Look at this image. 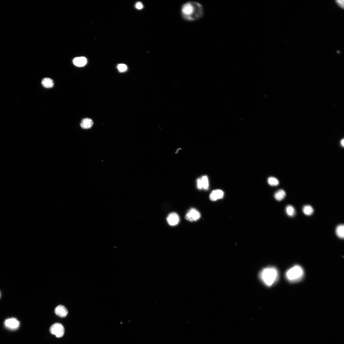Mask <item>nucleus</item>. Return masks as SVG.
<instances>
[{"label":"nucleus","instance_id":"1","mask_svg":"<svg viewBox=\"0 0 344 344\" xmlns=\"http://www.w3.org/2000/svg\"><path fill=\"white\" fill-rule=\"evenodd\" d=\"M181 15L186 21L193 22L200 19L203 16L204 10L200 3L195 1L186 2L181 7Z\"/></svg>","mask_w":344,"mask_h":344},{"label":"nucleus","instance_id":"2","mask_svg":"<svg viewBox=\"0 0 344 344\" xmlns=\"http://www.w3.org/2000/svg\"><path fill=\"white\" fill-rule=\"evenodd\" d=\"M260 275L263 282L266 286H270L277 281L278 274L276 268L273 267H268L263 270Z\"/></svg>","mask_w":344,"mask_h":344},{"label":"nucleus","instance_id":"3","mask_svg":"<svg viewBox=\"0 0 344 344\" xmlns=\"http://www.w3.org/2000/svg\"><path fill=\"white\" fill-rule=\"evenodd\" d=\"M304 275V270L299 265L293 266L287 270L286 274L287 280L292 282L300 281Z\"/></svg>","mask_w":344,"mask_h":344},{"label":"nucleus","instance_id":"4","mask_svg":"<svg viewBox=\"0 0 344 344\" xmlns=\"http://www.w3.org/2000/svg\"><path fill=\"white\" fill-rule=\"evenodd\" d=\"M50 331L51 334L55 335L58 338L63 337L64 333L63 326L59 323H55L50 328Z\"/></svg>","mask_w":344,"mask_h":344},{"label":"nucleus","instance_id":"5","mask_svg":"<svg viewBox=\"0 0 344 344\" xmlns=\"http://www.w3.org/2000/svg\"><path fill=\"white\" fill-rule=\"evenodd\" d=\"M200 216V214L199 211L195 208H191L186 214L185 218L187 220L193 222L199 220Z\"/></svg>","mask_w":344,"mask_h":344},{"label":"nucleus","instance_id":"6","mask_svg":"<svg viewBox=\"0 0 344 344\" xmlns=\"http://www.w3.org/2000/svg\"><path fill=\"white\" fill-rule=\"evenodd\" d=\"M5 325L7 329L15 330L18 328L19 326V322L17 319L15 318L8 319L5 321Z\"/></svg>","mask_w":344,"mask_h":344},{"label":"nucleus","instance_id":"7","mask_svg":"<svg viewBox=\"0 0 344 344\" xmlns=\"http://www.w3.org/2000/svg\"><path fill=\"white\" fill-rule=\"evenodd\" d=\"M168 224L171 226H175L179 223L180 219L178 214L175 213H170L167 218Z\"/></svg>","mask_w":344,"mask_h":344},{"label":"nucleus","instance_id":"8","mask_svg":"<svg viewBox=\"0 0 344 344\" xmlns=\"http://www.w3.org/2000/svg\"><path fill=\"white\" fill-rule=\"evenodd\" d=\"M224 196V192L221 190H213L210 194L209 198L210 200L213 201H216L218 200L222 199Z\"/></svg>","mask_w":344,"mask_h":344},{"label":"nucleus","instance_id":"9","mask_svg":"<svg viewBox=\"0 0 344 344\" xmlns=\"http://www.w3.org/2000/svg\"><path fill=\"white\" fill-rule=\"evenodd\" d=\"M55 311L56 315L62 318L66 317L68 314L67 309L64 306L61 305H59L56 307Z\"/></svg>","mask_w":344,"mask_h":344},{"label":"nucleus","instance_id":"10","mask_svg":"<svg viewBox=\"0 0 344 344\" xmlns=\"http://www.w3.org/2000/svg\"><path fill=\"white\" fill-rule=\"evenodd\" d=\"M87 60L84 57H77L73 60V63L75 65L79 67L84 66L87 64Z\"/></svg>","mask_w":344,"mask_h":344},{"label":"nucleus","instance_id":"11","mask_svg":"<svg viewBox=\"0 0 344 344\" xmlns=\"http://www.w3.org/2000/svg\"><path fill=\"white\" fill-rule=\"evenodd\" d=\"M94 123L92 120L89 118H86L84 119L81 123L80 126L81 128L84 129H88L91 128L93 126Z\"/></svg>","mask_w":344,"mask_h":344},{"label":"nucleus","instance_id":"12","mask_svg":"<svg viewBox=\"0 0 344 344\" xmlns=\"http://www.w3.org/2000/svg\"><path fill=\"white\" fill-rule=\"evenodd\" d=\"M286 196V193L283 189H280L277 191L274 194L275 199L278 201H281L284 199Z\"/></svg>","mask_w":344,"mask_h":344},{"label":"nucleus","instance_id":"13","mask_svg":"<svg viewBox=\"0 0 344 344\" xmlns=\"http://www.w3.org/2000/svg\"><path fill=\"white\" fill-rule=\"evenodd\" d=\"M42 84L44 87L47 88H51L54 86L53 81L49 78L43 79L42 80Z\"/></svg>","mask_w":344,"mask_h":344},{"label":"nucleus","instance_id":"14","mask_svg":"<svg viewBox=\"0 0 344 344\" xmlns=\"http://www.w3.org/2000/svg\"><path fill=\"white\" fill-rule=\"evenodd\" d=\"M337 236L339 238L343 239L344 237V226L343 224L338 225L335 230Z\"/></svg>","mask_w":344,"mask_h":344},{"label":"nucleus","instance_id":"15","mask_svg":"<svg viewBox=\"0 0 344 344\" xmlns=\"http://www.w3.org/2000/svg\"><path fill=\"white\" fill-rule=\"evenodd\" d=\"M303 213L307 216H310L314 212V210L312 206L309 205L305 206L302 209Z\"/></svg>","mask_w":344,"mask_h":344},{"label":"nucleus","instance_id":"16","mask_svg":"<svg viewBox=\"0 0 344 344\" xmlns=\"http://www.w3.org/2000/svg\"><path fill=\"white\" fill-rule=\"evenodd\" d=\"M286 213L287 215L290 217H293L296 213V211L294 206L292 205L287 206L286 208Z\"/></svg>","mask_w":344,"mask_h":344},{"label":"nucleus","instance_id":"17","mask_svg":"<svg viewBox=\"0 0 344 344\" xmlns=\"http://www.w3.org/2000/svg\"><path fill=\"white\" fill-rule=\"evenodd\" d=\"M202 189L207 190L208 189L209 183L208 178L207 176L202 177L201 179Z\"/></svg>","mask_w":344,"mask_h":344},{"label":"nucleus","instance_id":"18","mask_svg":"<svg viewBox=\"0 0 344 344\" xmlns=\"http://www.w3.org/2000/svg\"><path fill=\"white\" fill-rule=\"evenodd\" d=\"M268 184L272 186H276L278 185L279 182L276 178L270 177L268 178Z\"/></svg>","mask_w":344,"mask_h":344},{"label":"nucleus","instance_id":"19","mask_svg":"<svg viewBox=\"0 0 344 344\" xmlns=\"http://www.w3.org/2000/svg\"><path fill=\"white\" fill-rule=\"evenodd\" d=\"M118 70L120 72H123L126 71L127 69V66L126 64H120L117 66Z\"/></svg>","mask_w":344,"mask_h":344},{"label":"nucleus","instance_id":"20","mask_svg":"<svg viewBox=\"0 0 344 344\" xmlns=\"http://www.w3.org/2000/svg\"><path fill=\"white\" fill-rule=\"evenodd\" d=\"M344 1L343 0H337V1H335L337 5L343 9H344Z\"/></svg>","mask_w":344,"mask_h":344},{"label":"nucleus","instance_id":"21","mask_svg":"<svg viewBox=\"0 0 344 344\" xmlns=\"http://www.w3.org/2000/svg\"><path fill=\"white\" fill-rule=\"evenodd\" d=\"M135 6L136 9L139 10L142 9L143 8V4L140 2H138L136 4Z\"/></svg>","mask_w":344,"mask_h":344},{"label":"nucleus","instance_id":"22","mask_svg":"<svg viewBox=\"0 0 344 344\" xmlns=\"http://www.w3.org/2000/svg\"><path fill=\"white\" fill-rule=\"evenodd\" d=\"M197 186L198 189H202V184L201 179H198L197 180Z\"/></svg>","mask_w":344,"mask_h":344},{"label":"nucleus","instance_id":"23","mask_svg":"<svg viewBox=\"0 0 344 344\" xmlns=\"http://www.w3.org/2000/svg\"><path fill=\"white\" fill-rule=\"evenodd\" d=\"M341 144H342V146L343 147L344 146V139H343L341 140Z\"/></svg>","mask_w":344,"mask_h":344}]
</instances>
